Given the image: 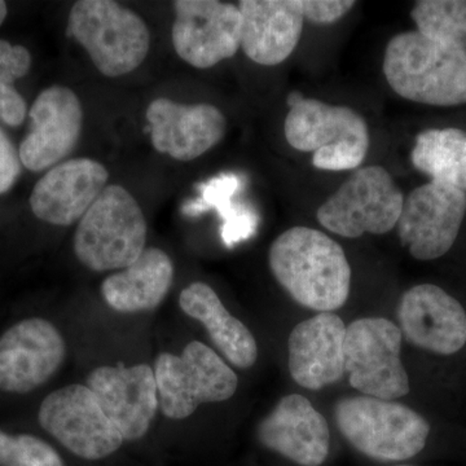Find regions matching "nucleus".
<instances>
[{
    "label": "nucleus",
    "instance_id": "nucleus-26",
    "mask_svg": "<svg viewBox=\"0 0 466 466\" xmlns=\"http://www.w3.org/2000/svg\"><path fill=\"white\" fill-rule=\"evenodd\" d=\"M0 466H66L47 441L30 434L0 431Z\"/></svg>",
    "mask_w": 466,
    "mask_h": 466
},
{
    "label": "nucleus",
    "instance_id": "nucleus-9",
    "mask_svg": "<svg viewBox=\"0 0 466 466\" xmlns=\"http://www.w3.org/2000/svg\"><path fill=\"white\" fill-rule=\"evenodd\" d=\"M400 328L383 318H363L346 327L345 372L352 388L367 397L400 400L410 392L400 359Z\"/></svg>",
    "mask_w": 466,
    "mask_h": 466
},
{
    "label": "nucleus",
    "instance_id": "nucleus-20",
    "mask_svg": "<svg viewBox=\"0 0 466 466\" xmlns=\"http://www.w3.org/2000/svg\"><path fill=\"white\" fill-rule=\"evenodd\" d=\"M346 325L332 312L302 321L289 336V370L294 381L320 390L345 376Z\"/></svg>",
    "mask_w": 466,
    "mask_h": 466
},
{
    "label": "nucleus",
    "instance_id": "nucleus-13",
    "mask_svg": "<svg viewBox=\"0 0 466 466\" xmlns=\"http://www.w3.org/2000/svg\"><path fill=\"white\" fill-rule=\"evenodd\" d=\"M66 354V341L50 321H18L0 336V391L27 394L41 388L63 366Z\"/></svg>",
    "mask_w": 466,
    "mask_h": 466
},
{
    "label": "nucleus",
    "instance_id": "nucleus-4",
    "mask_svg": "<svg viewBox=\"0 0 466 466\" xmlns=\"http://www.w3.org/2000/svg\"><path fill=\"white\" fill-rule=\"evenodd\" d=\"M146 217L139 202L119 184H110L76 226V258L96 272L124 269L146 250Z\"/></svg>",
    "mask_w": 466,
    "mask_h": 466
},
{
    "label": "nucleus",
    "instance_id": "nucleus-2",
    "mask_svg": "<svg viewBox=\"0 0 466 466\" xmlns=\"http://www.w3.org/2000/svg\"><path fill=\"white\" fill-rule=\"evenodd\" d=\"M383 75L395 94L433 106L466 104V48L435 41L413 30L386 46Z\"/></svg>",
    "mask_w": 466,
    "mask_h": 466
},
{
    "label": "nucleus",
    "instance_id": "nucleus-22",
    "mask_svg": "<svg viewBox=\"0 0 466 466\" xmlns=\"http://www.w3.org/2000/svg\"><path fill=\"white\" fill-rule=\"evenodd\" d=\"M173 281V260L164 250L148 248L130 266L108 276L100 290L110 309L135 314L158 308Z\"/></svg>",
    "mask_w": 466,
    "mask_h": 466
},
{
    "label": "nucleus",
    "instance_id": "nucleus-5",
    "mask_svg": "<svg viewBox=\"0 0 466 466\" xmlns=\"http://www.w3.org/2000/svg\"><path fill=\"white\" fill-rule=\"evenodd\" d=\"M66 32L108 78L130 75L149 54L150 32L143 18L113 0L76 2Z\"/></svg>",
    "mask_w": 466,
    "mask_h": 466
},
{
    "label": "nucleus",
    "instance_id": "nucleus-1",
    "mask_svg": "<svg viewBox=\"0 0 466 466\" xmlns=\"http://www.w3.org/2000/svg\"><path fill=\"white\" fill-rule=\"evenodd\" d=\"M268 265L280 287L303 308L341 309L349 299L351 267L339 242L319 229L291 227L268 251Z\"/></svg>",
    "mask_w": 466,
    "mask_h": 466
},
{
    "label": "nucleus",
    "instance_id": "nucleus-19",
    "mask_svg": "<svg viewBox=\"0 0 466 466\" xmlns=\"http://www.w3.org/2000/svg\"><path fill=\"white\" fill-rule=\"evenodd\" d=\"M258 440L267 450L299 466H321L330 452L327 420L299 394L279 400L260 422Z\"/></svg>",
    "mask_w": 466,
    "mask_h": 466
},
{
    "label": "nucleus",
    "instance_id": "nucleus-17",
    "mask_svg": "<svg viewBox=\"0 0 466 466\" xmlns=\"http://www.w3.org/2000/svg\"><path fill=\"white\" fill-rule=\"evenodd\" d=\"M87 388L125 441L148 433L159 407L155 370L148 364L96 368L87 377Z\"/></svg>",
    "mask_w": 466,
    "mask_h": 466
},
{
    "label": "nucleus",
    "instance_id": "nucleus-29",
    "mask_svg": "<svg viewBox=\"0 0 466 466\" xmlns=\"http://www.w3.org/2000/svg\"><path fill=\"white\" fill-rule=\"evenodd\" d=\"M21 165L16 147L0 127V196L7 193L16 184L23 171Z\"/></svg>",
    "mask_w": 466,
    "mask_h": 466
},
{
    "label": "nucleus",
    "instance_id": "nucleus-18",
    "mask_svg": "<svg viewBox=\"0 0 466 466\" xmlns=\"http://www.w3.org/2000/svg\"><path fill=\"white\" fill-rule=\"evenodd\" d=\"M401 336L410 345L452 355L466 343V312L458 299L433 284L410 288L398 308Z\"/></svg>",
    "mask_w": 466,
    "mask_h": 466
},
{
    "label": "nucleus",
    "instance_id": "nucleus-30",
    "mask_svg": "<svg viewBox=\"0 0 466 466\" xmlns=\"http://www.w3.org/2000/svg\"><path fill=\"white\" fill-rule=\"evenodd\" d=\"M27 115L26 101L12 82L0 76V121L11 127L23 125Z\"/></svg>",
    "mask_w": 466,
    "mask_h": 466
},
{
    "label": "nucleus",
    "instance_id": "nucleus-23",
    "mask_svg": "<svg viewBox=\"0 0 466 466\" xmlns=\"http://www.w3.org/2000/svg\"><path fill=\"white\" fill-rule=\"evenodd\" d=\"M179 305L188 317L204 325L211 341L232 366L248 370L256 364V339L247 325L229 314L210 285L193 283L184 288Z\"/></svg>",
    "mask_w": 466,
    "mask_h": 466
},
{
    "label": "nucleus",
    "instance_id": "nucleus-16",
    "mask_svg": "<svg viewBox=\"0 0 466 466\" xmlns=\"http://www.w3.org/2000/svg\"><path fill=\"white\" fill-rule=\"evenodd\" d=\"M108 180V168L96 159H66L36 182L30 208L34 216L48 225H75L106 188Z\"/></svg>",
    "mask_w": 466,
    "mask_h": 466
},
{
    "label": "nucleus",
    "instance_id": "nucleus-15",
    "mask_svg": "<svg viewBox=\"0 0 466 466\" xmlns=\"http://www.w3.org/2000/svg\"><path fill=\"white\" fill-rule=\"evenodd\" d=\"M150 142L162 155L180 162L201 157L222 142L227 119L211 104H180L158 97L147 108Z\"/></svg>",
    "mask_w": 466,
    "mask_h": 466
},
{
    "label": "nucleus",
    "instance_id": "nucleus-12",
    "mask_svg": "<svg viewBox=\"0 0 466 466\" xmlns=\"http://www.w3.org/2000/svg\"><path fill=\"white\" fill-rule=\"evenodd\" d=\"M171 29L177 56L198 69L228 60L241 48L238 5L219 0H177Z\"/></svg>",
    "mask_w": 466,
    "mask_h": 466
},
{
    "label": "nucleus",
    "instance_id": "nucleus-27",
    "mask_svg": "<svg viewBox=\"0 0 466 466\" xmlns=\"http://www.w3.org/2000/svg\"><path fill=\"white\" fill-rule=\"evenodd\" d=\"M357 3L352 0H299L305 20L317 25H330L348 15Z\"/></svg>",
    "mask_w": 466,
    "mask_h": 466
},
{
    "label": "nucleus",
    "instance_id": "nucleus-24",
    "mask_svg": "<svg viewBox=\"0 0 466 466\" xmlns=\"http://www.w3.org/2000/svg\"><path fill=\"white\" fill-rule=\"evenodd\" d=\"M410 161L431 182L466 192V133L460 128L422 131L416 137Z\"/></svg>",
    "mask_w": 466,
    "mask_h": 466
},
{
    "label": "nucleus",
    "instance_id": "nucleus-25",
    "mask_svg": "<svg viewBox=\"0 0 466 466\" xmlns=\"http://www.w3.org/2000/svg\"><path fill=\"white\" fill-rule=\"evenodd\" d=\"M410 17L417 32L466 48V0H420L413 5Z\"/></svg>",
    "mask_w": 466,
    "mask_h": 466
},
{
    "label": "nucleus",
    "instance_id": "nucleus-11",
    "mask_svg": "<svg viewBox=\"0 0 466 466\" xmlns=\"http://www.w3.org/2000/svg\"><path fill=\"white\" fill-rule=\"evenodd\" d=\"M466 216V192L437 182L417 187L404 198L397 223L401 247L417 260L449 253Z\"/></svg>",
    "mask_w": 466,
    "mask_h": 466
},
{
    "label": "nucleus",
    "instance_id": "nucleus-6",
    "mask_svg": "<svg viewBox=\"0 0 466 466\" xmlns=\"http://www.w3.org/2000/svg\"><path fill=\"white\" fill-rule=\"evenodd\" d=\"M285 137L294 149L314 152L323 171L358 170L370 149V130L357 110L303 96L285 118Z\"/></svg>",
    "mask_w": 466,
    "mask_h": 466
},
{
    "label": "nucleus",
    "instance_id": "nucleus-14",
    "mask_svg": "<svg viewBox=\"0 0 466 466\" xmlns=\"http://www.w3.org/2000/svg\"><path fill=\"white\" fill-rule=\"evenodd\" d=\"M84 127V108L72 88L51 86L29 110V130L20 144L21 164L33 173L56 167L75 152Z\"/></svg>",
    "mask_w": 466,
    "mask_h": 466
},
{
    "label": "nucleus",
    "instance_id": "nucleus-21",
    "mask_svg": "<svg viewBox=\"0 0 466 466\" xmlns=\"http://www.w3.org/2000/svg\"><path fill=\"white\" fill-rule=\"evenodd\" d=\"M241 50L256 64L275 66L293 54L302 35L299 0H241Z\"/></svg>",
    "mask_w": 466,
    "mask_h": 466
},
{
    "label": "nucleus",
    "instance_id": "nucleus-32",
    "mask_svg": "<svg viewBox=\"0 0 466 466\" xmlns=\"http://www.w3.org/2000/svg\"><path fill=\"white\" fill-rule=\"evenodd\" d=\"M394 466H412V465H394Z\"/></svg>",
    "mask_w": 466,
    "mask_h": 466
},
{
    "label": "nucleus",
    "instance_id": "nucleus-10",
    "mask_svg": "<svg viewBox=\"0 0 466 466\" xmlns=\"http://www.w3.org/2000/svg\"><path fill=\"white\" fill-rule=\"evenodd\" d=\"M38 420L48 434L78 458L106 459L124 444L118 428L87 386L69 385L52 391L39 407Z\"/></svg>",
    "mask_w": 466,
    "mask_h": 466
},
{
    "label": "nucleus",
    "instance_id": "nucleus-3",
    "mask_svg": "<svg viewBox=\"0 0 466 466\" xmlns=\"http://www.w3.org/2000/svg\"><path fill=\"white\" fill-rule=\"evenodd\" d=\"M342 437L366 458L407 461L425 449L431 425L412 408L379 398H343L334 408Z\"/></svg>",
    "mask_w": 466,
    "mask_h": 466
},
{
    "label": "nucleus",
    "instance_id": "nucleus-8",
    "mask_svg": "<svg viewBox=\"0 0 466 466\" xmlns=\"http://www.w3.org/2000/svg\"><path fill=\"white\" fill-rule=\"evenodd\" d=\"M404 195L382 167L358 168L318 208L325 229L346 238L385 235L397 227Z\"/></svg>",
    "mask_w": 466,
    "mask_h": 466
},
{
    "label": "nucleus",
    "instance_id": "nucleus-7",
    "mask_svg": "<svg viewBox=\"0 0 466 466\" xmlns=\"http://www.w3.org/2000/svg\"><path fill=\"white\" fill-rule=\"evenodd\" d=\"M158 403L168 419L183 420L201 404L228 400L238 390V379L213 349L192 341L182 354L162 352L155 366Z\"/></svg>",
    "mask_w": 466,
    "mask_h": 466
},
{
    "label": "nucleus",
    "instance_id": "nucleus-31",
    "mask_svg": "<svg viewBox=\"0 0 466 466\" xmlns=\"http://www.w3.org/2000/svg\"><path fill=\"white\" fill-rule=\"evenodd\" d=\"M7 15H8L7 3L3 2V0H0V25H2L3 23H5V18H7Z\"/></svg>",
    "mask_w": 466,
    "mask_h": 466
},
{
    "label": "nucleus",
    "instance_id": "nucleus-28",
    "mask_svg": "<svg viewBox=\"0 0 466 466\" xmlns=\"http://www.w3.org/2000/svg\"><path fill=\"white\" fill-rule=\"evenodd\" d=\"M32 67V55L24 46L0 39V76L15 82L23 78Z\"/></svg>",
    "mask_w": 466,
    "mask_h": 466
}]
</instances>
